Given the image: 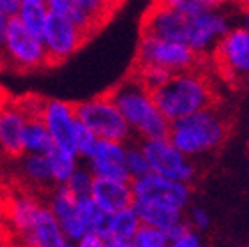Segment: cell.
Segmentation results:
<instances>
[{
	"label": "cell",
	"instance_id": "obj_26",
	"mask_svg": "<svg viewBox=\"0 0 249 247\" xmlns=\"http://www.w3.org/2000/svg\"><path fill=\"white\" fill-rule=\"evenodd\" d=\"M170 246L166 231L159 228H154L149 224H140L133 237L131 247H166Z\"/></svg>",
	"mask_w": 249,
	"mask_h": 247
},
{
	"label": "cell",
	"instance_id": "obj_32",
	"mask_svg": "<svg viewBox=\"0 0 249 247\" xmlns=\"http://www.w3.org/2000/svg\"><path fill=\"white\" fill-rule=\"evenodd\" d=\"M74 4L80 5L83 11H85L87 15L90 16L97 25H105V21L110 18L113 13H111L108 7L105 5L103 0H74Z\"/></svg>",
	"mask_w": 249,
	"mask_h": 247
},
{
	"label": "cell",
	"instance_id": "obj_16",
	"mask_svg": "<svg viewBox=\"0 0 249 247\" xmlns=\"http://www.w3.org/2000/svg\"><path fill=\"white\" fill-rule=\"evenodd\" d=\"M90 198L108 214H113L117 210L131 207L134 201L131 180H115V178L94 176Z\"/></svg>",
	"mask_w": 249,
	"mask_h": 247
},
{
	"label": "cell",
	"instance_id": "obj_12",
	"mask_svg": "<svg viewBox=\"0 0 249 247\" xmlns=\"http://www.w3.org/2000/svg\"><path fill=\"white\" fill-rule=\"evenodd\" d=\"M39 119L43 120V124L48 129L55 147L76 154V147H74V129H76L78 119H76V111H74V105L60 99L44 101L43 111H41Z\"/></svg>",
	"mask_w": 249,
	"mask_h": 247
},
{
	"label": "cell",
	"instance_id": "obj_15",
	"mask_svg": "<svg viewBox=\"0 0 249 247\" xmlns=\"http://www.w3.org/2000/svg\"><path fill=\"white\" fill-rule=\"evenodd\" d=\"M27 246L34 247H66L69 246L67 238L64 237L62 228L58 224L57 217L53 215L50 207L41 205L34 215L29 229L21 235Z\"/></svg>",
	"mask_w": 249,
	"mask_h": 247
},
{
	"label": "cell",
	"instance_id": "obj_36",
	"mask_svg": "<svg viewBox=\"0 0 249 247\" xmlns=\"http://www.w3.org/2000/svg\"><path fill=\"white\" fill-rule=\"evenodd\" d=\"M19 4H21V0H0V11L7 13L9 16H15Z\"/></svg>",
	"mask_w": 249,
	"mask_h": 247
},
{
	"label": "cell",
	"instance_id": "obj_24",
	"mask_svg": "<svg viewBox=\"0 0 249 247\" xmlns=\"http://www.w3.org/2000/svg\"><path fill=\"white\" fill-rule=\"evenodd\" d=\"M46 161H48L50 175L55 185L66 184L71 173L78 168V156L76 154L64 150V148L53 147L46 154Z\"/></svg>",
	"mask_w": 249,
	"mask_h": 247
},
{
	"label": "cell",
	"instance_id": "obj_13",
	"mask_svg": "<svg viewBox=\"0 0 249 247\" xmlns=\"http://www.w3.org/2000/svg\"><path fill=\"white\" fill-rule=\"evenodd\" d=\"M125 143L117 140L97 138L92 152L87 157L89 170L99 178H115V180H131L124 164Z\"/></svg>",
	"mask_w": 249,
	"mask_h": 247
},
{
	"label": "cell",
	"instance_id": "obj_27",
	"mask_svg": "<svg viewBox=\"0 0 249 247\" xmlns=\"http://www.w3.org/2000/svg\"><path fill=\"white\" fill-rule=\"evenodd\" d=\"M134 76L138 78L143 85H147L150 90L154 88H158L168 80V78L172 76L173 72H170L168 69L164 67H159V66H150V64H136L134 66Z\"/></svg>",
	"mask_w": 249,
	"mask_h": 247
},
{
	"label": "cell",
	"instance_id": "obj_34",
	"mask_svg": "<svg viewBox=\"0 0 249 247\" xmlns=\"http://www.w3.org/2000/svg\"><path fill=\"white\" fill-rule=\"evenodd\" d=\"M189 224H191L196 231H203V229H207L211 226V217H209V214H207L203 209L195 207V209L191 210V214H189Z\"/></svg>",
	"mask_w": 249,
	"mask_h": 247
},
{
	"label": "cell",
	"instance_id": "obj_6",
	"mask_svg": "<svg viewBox=\"0 0 249 247\" xmlns=\"http://www.w3.org/2000/svg\"><path fill=\"white\" fill-rule=\"evenodd\" d=\"M0 44L4 50V60L9 62L15 69L34 71L48 66V57L41 37L30 32L16 16H11Z\"/></svg>",
	"mask_w": 249,
	"mask_h": 247
},
{
	"label": "cell",
	"instance_id": "obj_39",
	"mask_svg": "<svg viewBox=\"0 0 249 247\" xmlns=\"http://www.w3.org/2000/svg\"><path fill=\"white\" fill-rule=\"evenodd\" d=\"M103 2H105L106 7H108V9H110L111 13H113V11H115L117 7H119V5L122 4V2H124V0H103Z\"/></svg>",
	"mask_w": 249,
	"mask_h": 247
},
{
	"label": "cell",
	"instance_id": "obj_17",
	"mask_svg": "<svg viewBox=\"0 0 249 247\" xmlns=\"http://www.w3.org/2000/svg\"><path fill=\"white\" fill-rule=\"evenodd\" d=\"M27 117L18 105H7L0 108V148L4 156L19 157L23 154L21 134Z\"/></svg>",
	"mask_w": 249,
	"mask_h": 247
},
{
	"label": "cell",
	"instance_id": "obj_7",
	"mask_svg": "<svg viewBox=\"0 0 249 247\" xmlns=\"http://www.w3.org/2000/svg\"><path fill=\"white\" fill-rule=\"evenodd\" d=\"M201 55H198L195 50L177 41L154 37L142 34L136 52V64H150L168 69L170 72L186 71L193 67H200L203 64Z\"/></svg>",
	"mask_w": 249,
	"mask_h": 247
},
{
	"label": "cell",
	"instance_id": "obj_25",
	"mask_svg": "<svg viewBox=\"0 0 249 247\" xmlns=\"http://www.w3.org/2000/svg\"><path fill=\"white\" fill-rule=\"evenodd\" d=\"M44 2L48 5L50 13L60 15V16H64V18H69L71 21H74L78 27H82L89 35H92V34L99 29V25L87 15L80 5L74 4V0H44Z\"/></svg>",
	"mask_w": 249,
	"mask_h": 247
},
{
	"label": "cell",
	"instance_id": "obj_33",
	"mask_svg": "<svg viewBox=\"0 0 249 247\" xmlns=\"http://www.w3.org/2000/svg\"><path fill=\"white\" fill-rule=\"evenodd\" d=\"M18 105V108L23 111V115L27 117V119H34V117H41V111H43V105L44 101L43 99H37V97H32V95H29V97H25V99H21L19 103H16Z\"/></svg>",
	"mask_w": 249,
	"mask_h": 247
},
{
	"label": "cell",
	"instance_id": "obj_3",
	"mask_svg": "<svg viewBox=\"0 0 249 247\" xmlns=\"http://www.w3.org/2000/svg\"><path fill=\"white\" fill-rule=\"evenodd\" d=\"M108 95L120 109L133 134L142 140L163 138L168 134L170 122L154 101L152 90L131 74L119 85L113 87Z\"/></svg>",
	"mask_w": 249,
	"mask_h": 247
},
{
	"label": "cell",
	"instance_id": "obj_35",
	"mask_svg": "<svg viewBox=\"0 0 249 247\" xmlns=\"http://www.w3.org/2000/svg\"><path fill=\"white\" fill-rule=\"evenodd\" d=\"M76 244L80 247H105V240L96 231H87Z\"/></svg>",
	"mask_w": 249,
	"mask_h": 247
},
{
	"label": "cell",
	"instance_id": "obj_42",
	"mask_svg": "<svg viewBox=\"0 0 249 247\" xmlns=\"http://www.w3.org/2000/svg\"><path fill=\"white\" fill-rule=\"evenodd\" d=\"M4 50H2V44H0V69H2V66H4Z\"/></svg>",
	"mask_w": 249,
	"mask_h": 247
},
{
	"label": "cell",
	"instance_id": "obj_5",
	"mask_svg": "<svg viewBox=\"0 0 249 247\" xmlns=\"http://www.w3.org/2000/svg\"><path fill=\"white\" fill-rule=\"evenodd\" d=\"M74 111L76 119L90 129L97 138L127 143L133 136L129 124L125 122L120 109L108 94L83 101L74 106Z\"/></svg>",
	"mask_w": 249,
	"mask_h": 247
},
{
	"label": "cell",
	"instance_id": "obj_37",
	"mask_svg": "<svg viewBox=\"0 0 249 247\" xmlns=\"http://www.w3.org/2000/svg\"><path fill=\"white\" fill-rule=\"evenodd\" d=\"M228 0H196L200 9H221Z\"/></svg>",
	"mask_w": 249,
	"mask_h": 247
},
{
	"label": "cell",
	"instance_id": "obj_40",
	"mask_svg": "<svg viewBox=\"0 0 249 247\" xmlns=\"http://www.w3.org/2000/svg\"><path fill=\"white\" fill-rule=\"evenodd\" d=\"M228 2H233L235 5H239L240 9H249V0H228Z\"/></svg>",
	"mask_w": 249,
	"mask_h": 247
},
{
	"label": "cell",
	"instance_id": "obj_43",
	"mask_svg": "<svg viewBox=\"0 0 249 247\" xmlns=\"http://www.w3.org/2000/svg\"><path fill=\"white\" fill-rule=\"evenodd\" d=\"M2 159H4V152H2V148H0V162H2Z\"/></svg>",
	"mask_w": 249,
	"mask_h": 247
},
{
	"label": "cell",
	"instance_id": "obj_20",
	"mask_svg": "<svg viewBox=\"0 0 249 247\" xmlns=\"http://www.w3.org/2000/svg\"><path fill=\"white\" fill-rule=\"evenodd\" d=\"M19 171L21 176L30 185H36L39 189H44L48 185H53L52 175H50L46 154H27L19 156Z\"/></svg>",
	"mask_w": 249,
	"mask_h": 247
},
{
	"label": "cell",
	"instance_id": "obj_4",
	"mask_svg": "<svg viewBox=\"0 0 249 247\" xmlns=\"http://www.w3.org/2000/svg\"><path fill=\"white\" fill-rule=\"evenodd\" d=\"M228 133L230 124L214 105L170 122L166 136L180 152L193 159L219 148Z\"/></svg>",
	"mask_w": 249,
	"mask_h": 247
},
{
	"label": "cell",
	"instance_id": "obj_41",
	"mask_svg": "<svg viewBox=\"0 0 249 247\" xmlns=\"http://www.w3.org/2000/svg\"><path fill=\"white\" fill-rule=\"evenodd\" d=\"M244 27L249 30V9H244Z\"/></svg>",
	"mask_w": 249,
	"mask_h": 247
},
{
	"label": "cell",
	"instance_id": "obj_28",
	"mask_svg": "<svg viewBox=\"0 0 249 247\" xmlns=\"http://www.w3.org/2000/svg\"><path fill=\"white\" fill-rule=\"evenodd\" d=\"M166 235L168 240H170V246L173 247H198L201 244L198 231L193 228L191 224H187L186 221H180L178 224H175Z\"/></svg>",
	"mask_w": 249,
	"mask_h": 247
},
{
	"label": "cell",
	"instance_id": "obj_10",
	"mask_svg": "<svg viewBox=\"0 0 249 247\" xmlns=\"http://www.w3.org/2000/svg\"><path fill=\"white\" fill-rule=\"evenodd\" d=\"M90 37L82 27H78L69 18L50 13L46 25H44L41 41L46 50L48 64H60L83 46L87 39Z\"/></svg>",
	"mask_w": 249,
	"mask_h": 247
},
{
	"label": "cell",
	"instance_id": "obj_21",
	"mask_svg": "<svg viewBox=\"0 0 249 247\" xmlns=\"http://www.w3.org/2000/svg\"><path fill=\"white\" fill-rule=\"evenodd\" d=\"M21 147L27 154H48L55 147L48 129L39 117L27 119L21 134Z\"/></svg>",
	"mask_w": 249,
	"mask_h": 247
},
{
	"label": "cell",
	"instance_id": "obj_19",
	"mask_svg": "<svg viewBox=\"0 0 249 247\" xmlns=\"http://www.w3.org/2000/svg\"><path fill=\"white\" fill-rule=\"evenodd\" d=\"M133 209L136 210V214L140 217L142 224H149L154 228H159L163 231H170V229L184 221V210L173 209V207H166L161 203H150V201H133Z\"/></svg>",
	"mask_w": 249,
	"mask_h": 247
},
{
	"label": "cell",
	"instance_id": "obj_22",
	"mask_svg": "<svg viewBox=\"0 0 249 247\" xmlns=\"http://www.w3.org/2000/svg\"><path fill=\"white\" fill-rule=\"evenodd\" d=\"M39 207H41V203L34 196L29 194H18L9 201V205H7V217H9L13 228L19 233V237L29 229Z\"/></svg>",
	"mask_w": 249,
	"mask_h": 247
},
{
	"label": "cell",
	"instance_id": "obj_1",
	"mask_svg": "<svg viewBox=\"0 0 249 247\" xmlns=\"http://www.w3.org/2000/svg\"><path fill=\"white\" fill-rule=\"evenodd\" d=\"M230 29V19L221 9H200L184 13L154 4L142 23V34L177 41L207 57Z\"/></svg>",
	"mask_w": 249,
	"mask_h": 247
},
{
	"label": "cell",
	"instance_id": "obj_38",
	"mask_svg": "<svg viewBox=\"0 0 249 247\" xmlns=\"http://www.w3.org/2000/svg\"><path fill=\"white\" fill-rule=\"evenodd\" d=\"M11 16L7 15V13H4V11H0V39H2V35H4L5 29H7V23H9Z\"/></svg>",
	"mask_w": 249,
	"mask_h": 247
},
{
	"label": "cell",
	"instance_id": "obj_8",
	"mask_svg": "<svg viewBox=\"0 0 249 247\" xmlns=\"http://www.w3.org/2000/svg\"><path fill=\"white\" fill-rule=\"evenodd\" d=\"M142 148L147 156L150 171L166 176V178H172V180L186 182V184H191L195 180L196 168L191 162V157L180 152L168 140V136L143 140Z\"/></svg>",
	"mask_w": 249,
	"mask_h": 247
},
{
	"label": "cell",
	"instance_id": "obj_29",
	"mask_svg": "<svg viewBox=\"0 0 249 247\" xmlns=\"http://www.w3.org/2000/svg\"><path fill=\"white\" fill-rule=\"evenodd\" d=\"M124 164H125V170H127L131 178L142 176L150 171L149 161H147V156H145L142 145H131V147H125Z\"/></svg>",
	"mask_w": 249,
	"mask_h": 247
},
{
	"label": "cell",
	"instance_id": "obj_18",
	"mask_svg": "<svg viewBox=\"0 0 249 247\" xmlns=\"http://www.w3.org/2000/svg\"><path fill=\"white\" fill-rule=\"evenodd\" d=\"M140 224L142 223L133 205L110 214L105 237H103L105 247H131L134 233L140 228Z\"/></svg>",
	"mask_w": 249,
	"mask_h": 247
},
{
	"label": "cell",
	"instance_id": "obj_9",
	"mask_svg": "<svg viewBox=\"0 0 249 247\" xmlns=\"http://www.w3.org/2000/svg\"><path fill=\"white\" fill-rule=\"evenodd\" d=\"M212 57L226 80L249 81V30L228 29L212 50Z\"/></svg>",
	"mask_w": 249,
	"mask_h": 247
},
{
	"label": "cell",
	"instance_id": "obj_30",
	"mask_svg": "<svg viewBox=\"0 0 249 247\" xmlns=\"http://www.w3.org/2000/svg\"><path fill=\"white\" fill-rule=\"evenodd\" d=\"M92 182H94V175L90 173L89 168H80L72 171L71 176L67 178L66 187L71 191L76 198H83V196H90Z\"/></svg>",
	"mask_w": 249,
	"mask_h": 247
},
{
	"label": "cell",
	"instance_id": "obj_14",
	"mask_svg": "<svg viewBox=\"0 0 249 247\" xmlns=\"http://www.w3.org/2000/svg\"><path fill=\"white\" fill-rule=\"evenodd\" d=\"M76 200L78 198L67 189L66 184H58L52 191V196H50L48 207L53 212V215L57 217L64 237L67 238L69 244H76L87 233L85 224L82 223V219L78 217L76 214Z\"/></svg>",
	"mask_w": 249,
	"mask_h": 247
},
{
	"label": "cell",
	"instance_id": "obj_23",
	"mask_svg": "<svg viewBox=\"0 0 249 247\" xmlns=\"http://www.w3.org/2000/svg\"><path fill=\"white\" fill-rule=\"evenodd\" d=\"M48 15L50 11L44 0H21V4H19L15 16L30 32L41 37L44 25H46V19H48Z\"/></svg>",
	"mask_w": 249,
	"mask_h": 247
},
{
	"label": "cell",
	"instance_id": "obj_31",
	"mask_svg": "<svg viewBox=\"0 0 249 247\" xmlns=\"http://www.w3.org/2000/svg\"><path fill=\"white\" fill-rule=\"evenodd\" d=\"M97 136L92 133L90 129L83 125L80 120L76 122V129H74V147H76V154L78 157H83L87 159L89 154L92 152V148L96 145Z\"/></svg>",
	"mask_w": 249,
	"mask_h": 247
},
{
	"label": "cell",
	"instance_id": "obj_11",
	"mask_svg": "<svg viewBox=\"0 0 249 247\" xmlns=\"http://www.w3.org/2000/svg\"><path fill=\"white\" fill-rule=\"evenodd\" d=\"M131 189H133L134 201H150V203H161L166 207L184 210L191 200V189L189 184L166 178L149 171L142 176L131 178Z\"/></svg>",
	"mask_w": 249,
	"mask_h": 247
},
{
	"label": "cell",
	"instance_id": "obj_2",
	"mask_svg": "<svg viewBox=\"0 0 249 247\" xmlns=\"http://www.w3.org/2000/svg\"><path fill=\"white\" fill-rule=\"evenodd\" d=\"M152 95L168 122L216 105V92L200 67L173 72Z\"/></svg>",
	"mask_w": 249,
	"mask_h": 247
}]
</instances>
